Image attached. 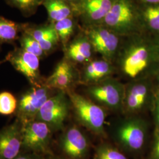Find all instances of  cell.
<instances>
[{"label":"cell","mask_w":159,"mask_h":159,"mask_svg":"<svg viewBox=\"0 0 159 159\" xmlns=\"http://www.w3.org/2000/svg\"><path fill=\"white\" fill-rule=\"evenodd\" d=\"M130 35L125 44L118 52V64L122 74L137 80L149 67L152 60L151 49L142 39Z\"/></svg>","instance_id":"1"},{"label":"cell","mask_w":159,"mask_h":159,"mask_svg":"<svg viewBox=\"0 0 159 159\" xmlns=\"http://www.w3.org/2000/svg\"><path fill=\"white\" fill-rule=\"evenodd\" d=\"M139 17L131 0H114L101 25L120 36L136 34L139 28Z\"/></svg>","instance_id":"2"},{"label":"cell","mask_w":159,"mask_h":159,"mask_svg":"<svg viewBox=\"0 0 159 159\" xmlns=\"http://www.w3.org/2000/svg\"><path fill=\"white\" fill-rule=\"evenodd\" d=\"M66 93L80 123L94 133L104 135L106 117L104 110L91 100L71 90Z\"/></svg>","instance_id":"3"},{"label":"cell","mask_w":159,"mask_h":159,"mask_svg":"<svg viewBox=\"0 0 159 159\" xmlns=\"http://www.w3.org/2000/svg\"><path fill=\"white\" fill-rule=\"evenodd\" d=\"M125 86L111 77L90 84L87 90L88 95L97 104L113 110L123 108Z\"/></svg>","instance_id":"4"},{"label":"cell","mask_w":159,"mask_h":159,"mask_svg":"<svg viewBox=\"0 0 159 159\" xmlns=\"http://www.w3.org/2000/svg\"><path fill=\"white\" fill-rule=\"evenodd\" d=\"M66 94L59 91L50 97L40 109L35 119L46 123L52 131L61 129L68 117L71 103Z\"/></svg>","instance_id":"5"},{"label":"cell","mask_w":159,"mask_h":159,"mask_svg":"<svg viewBox=\"0 0 159 159\" xmlns=\"http://www.w3.org/2000/svg\"><path fill=\"white\" fill-rule=\"evenodd\" d=\"M53 89L43 84L32 87L21 97L17 108V119L24 123L35 119L40 109L52 96Z\"/></svg>","instance_id":"6"},{"label":"cell","mask_w":159,"mask_h":159,"mask_svg":"<svg viewBox=\"0 0 159 159\" xmlns=\"http://www.w3.org/2000/svg\"><path fill=\"white\" fill-rule=\"evenodd\" d=\"M22 124L23 148L38 154L47 152L51 140V128L39 120Z\"/></svg>","instance_id":"7"},{"label":"cell","mask_w":159,"mask_h":159,"mask_svg":"<svg viewBox=\"0 0 159 159\" xmlns=\"http://www.w3.org/2000/svg\"><path fill=\"white\" fill-rule=\"evenodd\" d=\"M86 35L93 49L111 62L118 54L120 45V35L102 25L90 26Z\"/></svg>","instance_id":"8"},{"label":"cell","mask_w":159,"mask_h":159,"mask_svg":"<svg viewBox=\"0 0 159 159\" xmlns=\"http://www.w3.org/2000/svg\"><path fill=\"white\" fill-rule=\"evenodd\" d=\"M146 123L140 119H130L125 121L117 130L120 143L133 152L140 150L144 146L147 137Z\"/></svg>","instance_id":"9"},{"label":"cell","mask_w":159,"mask_h":159,"mask_svg":"<svg viewBox=\"0 0 159 159\" xmlns=\"http://www.w3.org/2000/svg\"><path fill=\"white\" fill-rule=\"evenodd\" d=\"M6 60L23 74L32 86L41 85L44 83L40 75V58L37 56L21 48L9 52Z\"/></svg>","instance_id":"10"},{"label":"cell","mask_w":159,"mask_h":159,"mask_svg":"<svg viewBox=\"0 0 159 159\" xmlns=\"http://www.w3.org/2000/svg\"><path fill=\"white\" fill-rule=\"evenodd\" d=\"M22 123H14L0 130V159H14L23 148Z\"/></svg>","instance_id":"11"},{"label":"cell","mask_w":159,"mask_h":159,"mask_svg":"<svg viewBox=\"0 0 159 159\" xmlns=\"http://www.w3.org/2000/svg\"><path fill=\"white\" fill-rule=\"evenodd\" d=\"M114 0H78L71 4L74 12L80 14L90 26L100 25L110 11Z\"/></svg>","instance_id":"12"},{"label":"cell","mask_w":159,"mask_h":159,"mask_svg":"<svg viewBox=\"0 0 159 159\" xmlns=\"http://www.w3.org/2000/svg\"><path fill=\"white\" fill-rule=\"evenodd\" d=\"M63 152L71 159H82L89 150L88 140L77 127H71L66 131L60 139Z\"/></svg>","instance_id":"13"},{"label":"cell","mask_w":159,"mask_h":159,"mask_svg":"<svg viewBox=\"0 0 159 159\" xmlns=\"http://www.w3.org/2000/svg\"><path fill=\"white\" fill-rule=\"evenodd\" d=\"M77 79V71L71 61L64 58L57 64L51 75L44 81L51 89L67 92Z\"/></svg>","instance_id":"14"},{"label":"cell","mask_w":159,"mask_h":159,"mask_svg":"<svg viewBox=\"0 0 159 159\" xmlns=\"http://www.w3.org/2000/svg\"><path fill=\"white\" fill-rule=\"evenodd\" d=\"M149 93V87L146 83L133 81L125 86L122 109L127 113H134L140 111L148 102Z\"/></svg>","instance_id":"15"},{"label":"cell","mask_w":159,"mask_h":159,"mask_svg":"<svg viewBox=\"0 0 159 159\" xmlns=\"http://www.w3.org/2000/svg\"><path fill=\"white\" fill-rule=\"evenodd\" d=\"M23 31L30 34L38 41L46 54L52 51L60 41L53 22L35 27L23 25Z\"/></svg>","instance_id":"16"},{"label":"cell","mask_w":159,"mask_h":159,"mask_svg":"<svg viewBox=\"0 0 159 159\" xmlns=\"http://www.w3.org/2000/svg\"><path fill=\"white\" fill-rule=\"evenodd\" d=\"M114 68L111 62L106 60H94L86 65L81 79L84 83L93 84L110 77Z\"/></svg>","instance_id":"17"},{"label":"cell","mask_w":159,"mask_h":159,"mask_svg":"<svg viewBox=\"0 0 159 159\" xmlns=\"http://www.w3.org/2000/svg\"><path fill=\"white\" fill-rule=\"evenodd\" d=\"M93 47L87 35L79 36L65 48L66 58L75 63H85L92 56Z\"/></svg>","instance_id":"18"},{"label":"cell","mask_w":159,"mask_h":159,"mask_svg":"<svg viewBox=\"0 0 159 159\" xmlns=\"http://www.w3.org/2000/svg\"><path fill=\"white\" fill-rule=\"evenodd\" d=\"M46 8L51 22H57L73 15V9L70 3L65 0H44L43 4Z\"/></svg>","instance_id":"19"},{"label":"cell","mask_w":159,"mask_h":159,"mask_svg":"<svg viewBox=\"0 0 159 159\" xmlns=\"http://www.w3.org/2000/svg\"><path fill=\"white\" fill-rule=\"evenodd\" d=\"M23 25L0 16V43H11L19 39L18 33L23 30Z\"/></svg>","instance_id":"20"},{"label":"cell","mask_w":159,"mask_h":159,"mask_svg":"<svg viewBox=\"0 0 159 159\" xmlns=\"http://www.w3.org/2000/svg\"><path fill=\"white\" fill-rule=\"evenodd\" d=\"M54 25L59 40L63 44L65 48L74 32L75 23L73 16L54 22Z\"/></svg>","instance_id":"21"},{"label":"cell","mask_w":159,"mask_h":159,"mask_svg":"<svg viewBox=\"0 0 159 159\" xmlns=\"http://www.w3.org/2000/svg\"><path fill=\"white\" fill-rule=\"evenodd\" d=\"M21 36L19 38L21 48L28 52L33 54L39 58H43L46 53L41 47L38 41L30 34L23 31Z\"/></svg>","instance_id":"22"},{"label":"cell","mask_w":159,"mask_h":159,"mask_svg":"<svg viewBox=\"0 0 159 159\" xmlns=\"http://www.w3.org/2000/svg\"><path fill=\"white\" fill-rule=\"evenodd\" d=\"M13 7L17 8L25 16H31L37 10L39 6L43 4L44 0H6Z\"/></svg>","instance_id":"23"},{"label":"cell","mask_w":159,"mask_h":159,"mask_svg":"<svg viewBox=\"0 0 159 159\" xmlns=\"http://www.w3.org/2000/svg\"><path fill=\"white\" fill-rule=\"evenodd\" d=\"M143 17L150 29L159 32V4L146 7L143 11Z\"/></svg>","instance_id":"24"},{"label":"cell","mask_w":159,"mask_h":159,"mask_svg":"<svg viewBox=\"0 0 159 159\" xmlns=\"http://www.w3.org/2000/svg\"><path fill=\"white\" fill-rule=\"evenodd\" d=\"M17 99L11 93L4 91L0 93V114H11L17 110Z\"/></svg>","instance_id":"25"},{"label":"cell","mask_w":159,"mask_h":159,"mask_svg":"<svg viewBox=\"0 0 159 159\" xmlns=\"http://www.w3.org/2000/svg\"><path fill=\"white\" fill-rule=\"evenodd\" d=\"M93 159H127L117 149L107 144L100 146L96 149Z\"/></svg>","instance_id":"26"},{"label":"cell","mask_w":159,"mask_h":159,"mask_svg":"<svg viewBox=\"0 0 159 159\" xmlns=\"http://www.w3.org/2000/svg\"><path fill=\"white\" fill-rule=\"evenodd\" d=\"M149 159H159V130L155 129L153 146Z\"/></svg>","instance_id":"27"},{"label":"cell","mask_w":159,"mask_h":159,"mask_svg":"<svg viewBox=\"0 0 159 159\" xmlns=\"http://www.w3.org/2000/svg\"><path fill=\"white\" fill-rule=\"evenodd\" d=\"M154 117L156 128L159 130V93L157 91L154 96Z\"/></svg>","instance_id":"28"},{"label":"cell","mask_w":159,"mask_h":159,"mask_svg":"<svg viewBox=\"0 0 159 159\" xmlns=\"http://www.w3.org/2000/svg\"><path fill=\"white\" fill-rule=\"evenodd\" d=\"M14 159H41L39 154L30 152L29 153H20Z\"/></svg>","instance_id":"29"},{"label":"cell","mask_w":159,"mask_h":159,"mask_svg":"<svg viewBox=\"0 0 159 159\" xmlns=\"http://www.w3.org/2000/svg\"><path fill=\"white\" fill-rule=\"evenodd\" d=\"M143 3L152 4V5H158L159 4V0H140Z\"/></svg>","instance_id":"30"},{"label":"cell","mask_w":159,"mask_h":159,"mask_svg":"<svg viewBox=\"0 0 159 159\" xmlns=\"http://www.w3.org/2000/svg\"><path fill=\"white\" fill-rule=\"evenodd\" d=\"M65 1H67L68 2L70 3V4H73V3H74V2H77L78 0H65Z\"/></svg>","instance_id":"31"},{"label":"cell","mask_w":159,"mask_h":159,"mask_svg":"<svg viewBox=\"0 0 159 159\" xmlns=\"http://www.w3.org/2000/svg\"><path fill=\"white\" fill-rule=\"evenodd\" d=\"M157 81H158V92L159 93V74L157 76Z\"/></svg>","instance_id":"32"},{"label":"cell","mask_w":159,"mask_h":159,"mask_svg":"<svg viewBox=\"0 0 159 159\" xmlns=\"http://www.w3.org/2000/svg\"><path fill=\"white\" fill-rule=\"evenodd\" d=\"M60 159V158H58V157H51L50 159Z\"/></svg>","instance_id":"33"},{"label":"cell","mask_w":159,"mask_h":159,"mask_svg":"<svg viewBox=\"0 0 159 159\" xmlns=\"http://www.w3.org/2000/svg\"><path fill=\"white\" fill-rule=\"evenodd\" d=\"M157 51H158V54H159V44H158V47H157Z\"/></svg>","instance_id":"34"},{"label":"cell","mask_w":159,"mask_h":159,"mask_svg":"<svg viewBox=\"0 0 159 159\" xmlns=\"http://www.w3.org/2000/svg\"><path fill=\"white\" fill-rule=\"evenodd\" d=\"M1 63H2V62H0V64H1Z\"/></svg>","instance_id":"35"}]
</instances>
